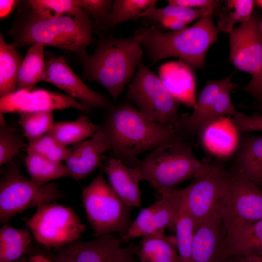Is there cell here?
<instances>
[{
	"label": "cell",
	"instance_id": "6da1fadb",
	"mask_svg": "<svg viewBox=\"0 0 262 262\" xmlns=\"http://www.w3.org/2000/svg\"><path fill=\"white\" fill-rule=\"evenodd\" d=\"M115 157L134 167L137 157L164 144L183 140L180 131L149 118L128 103L113 106L100 125Z\"/></svg>",
	"mask_w": 262,
	"mask_h": 262
},
{
	"label": "cell",
	"instance_id": "7a4b0ae2",
	"mask_svg": "<svg viewBox=\"0 0 262 262\" xmlns=\"http://www.w3.org/2000/svg\"><path fill=\"white\" fill-rule=\"evenodd\" d=\"M219 33L211 14L180 31L163 33L152 26L139 28L133 35L140 39L147 59L153 64L173 57L192 68H201L207 52L216 42Z\"/></svg>",
	"mask_w": 262,
	"mask_h": 262
},
{
	"label": "cell",
	"instance_id": "3957f363",
	"mask_svg": "<svg viewBox=\"0 0 262 262\" xmlns=\"http://www.w3.org/2000/svg\"><path fill=\"white\" fill-rule=\"evenodd\" d=\"M143 53L140 39L135 35L104 38L92 54L81 57L82 77L100 84L116 99L133 79Z\"/></svg>",
	"mask_w": 262,
	"mask_h": 262
},
{
	"label": "cell",
	"instance_id": "277c9868",
	"mask_svg": "<svg viewBox=\"0 0 262 262\" xmlns=\"http://www.w3.org/2000/svg\"><path fill=\"white\" fill-rule=\"evenodd\" d=\"M94 26L82 8L72 10L53 18L27 20L16 31L14 45L22 47L40 44L74 52L80 57L86 55L91 44Z\"/></svg>",
	"mask_w": 262,
	"mask_h": 262
},
{
	"label": "cell",
	"instance_id": "5b68a950",
	"mask_svg": "<svg viewBox=\"0 0 262 262\" xmlns=\"http://www.w3.org/2000/svg\"><path fill=\"white\" fill-rule=\"evenodd\" d=\"M208 165L196 158L190 144L180 140L155 148L135 167L142 180H147L159 193L195 178Z\"/></svg>",
	"mask_w": 262,
	"mask_h": 262
},
{
	"label": "cell",
	"instance_id": "8992f818",
	"mask_svg": "<svg viewBox=\"0 0 262 262\" xmlns=\"http://www.w3.org/2000/svg\"><path fill=\"white\" fill-rule=\"evenodd\" d=\"M82 197L96 238L115 232L121 239L126 235L132 222L131 208L115 194L102 171L82 189Z\"/></svg>",
	"mask_w": 262,
	"mask_h": 262
},
{
	"label": "cell",
	"instance_id": "52a82bcc",
	"mask_svg": "<svg viewBox=\"0 0 262 262\" xmlns=\"http://www.w3.org/2000/svg\"><path fill=\"white\" fill-rule=\"evenodd\" d=\"M230 178V171L219 164H209L189 186L180 189L195 228L203 222L223 221Z\"/></svg>",
	"mask_w": 262,
	"mask_h": 262
},
{
	"label": "cell",
	"instance_id": "ba28073f",
	"mask_svg": "<svg viewBox=\"0 0 262 262\" xmlns=\"http://www.w3.org/2000/svg\"><path fill=\"white\" fill-rule=\"evenodd\" d=\"M12 162L0 180L1 225L8 223L14 216L27 209L64 198L56 184H37L22 175L17 164Z\"/></svg>",
	"mask_w": 262,
	"mask_h": 262
},
{
	"label": "cell",
	"instance_id": "9c48e42d",
	"mask_svg": "<svg viewBox=\"0 0 262 262\" xmlns=\"http://www.w3.org/2000/svg\"><path fill=\"white\" fill-rule=\"evenodd\" d=\"M128 97L149 118L180 130V103L166 89L159 77L142 61L129 85Z\"/></svg>",
	"mask_w": 262,
	"mask_h": 262
},
{
	"label": "cell",
	"instance_id": "30bf717a",
	"mask_svg": "<svg viewBox=\"0 0 262 262\" xmlns=\"http://www.w3.org/2000/svg\"><path fill=\"white\" fill-rule=\"evenodd\" d=\"M25 221L35 240L48 247L59 248L78 241L85 229L72 209L55 202L38 207Z\"/></svg>",
	"mask_w": 262,
	"mask_h": 262
},
{
	"label": "cell",
	"instance_id": "8fae6325",
	"mask_svg": "<svg viewBox=\"0 0 262 262\" xmlns=\"http://www.w3.org/2000/svg\"><path fill=\"white\" fill-rule=\"evenodd\" d=\"M230 172L224 229L262 220V189L236 169Z\"/></svg>",
	"mask_w": 262,
	"mask_h": 262
},
{
	"label": "cell",
	"instance_id": "7c38bea8",
	"mask_svg": "<svg viewBox=\"0 0 262 262\" xmlns=\"http://www.w3.org/2000/svg\"><path fill=\"white\" fill-rule=\"evenodd\" d=\"M160 198L150 206L142 209L132 221L123 243L138 237L164 233L165 229L175 231L176 222L182 205L180 189L159 192Z\"/></svg>",
	"mask_w": 262,
	"mask_h": 262
},
{
	"label": "cell",
	"instance_id": "4fadbf2b",
	"mask_svg": "<svg viewBox=\"0 0 262 262\" xmlns=\"http://www.w3.org/2000/svg\"><path fill=\"white\" fill-rule=\"evenodd\" d=\"M67 108L84 113L90 111V109L69 95L42 88L16 90L0 98V113L2 114L53 112Z\"/></svg>",
	"mask_w": 262,
	"mask_h": 262
},
{
	"label": "cell",
	"instance_id": "5bb4252c",
	"mask_svg": "<svg viewBox=\"0 0 262 262\" xmlns=\"http://www.w3.org/2000/svg\"><path fill=\"white\" fill-rule=\"evenodd\" d=\"M42 81L66 91L89 109L99 107L109 110L113 106L105 96L87 86L73 72L62 55L51 56L46 60Z\"/></svg>",
	"mask_w": 262,
	"mask_h": 262
},
{
	"label": "cell",
	"instance_id": "9a60e30c",
	"mask_svg": "<svg viewBox=\"0 0 262 262\" xmlns=\"http://www.w3.org/2000/svg\"><path fill=\"white\" fill-rule=\"evenodd\" d=\"M229 33V61L240 70L252 77L259 71L262 57V30L254 16Z\"/></svg>",
	"mask_w": 262,
	"mask_h": 262
},
{
	"label": "cell",
	"instance_id": "2e32d148",
	"mask_svg": "<svg viewBox=\"0 0 262 262\" xmlns=\"http://www.w3.org/2000/svg\"><path fill=\"white\" fill-rule=\"evenodd\" d=\"M114 233L89 241H75L58 248L71 262H121L128 246Z\"/></svg>",
	"mask_w": 262,
	"mask_h": 262
},
{
	"label": "cell",
	"instance_id": "e0dca14e",
	"mask_svg": "<svg viewBox=\"0 0 262 262\" xmlns=\"http://www.w3.org/2000/svg\"><path fill=\"white\" fill-rule=\"evenodd\" d=\"M109 150L110 145L100 125L91 137L71 147L65 162L69 176L77 180L85 178L99 166L101 156Z\"/></svg>",
	"mask_w": 262,
	"mask_h": 262
},
{
	"label": "cell",
	"instance_id": "ac0fdd59",
	"mask_svg": "<svg viewBox=\"0 0 262 262\" xmlns=\"http://www.w3.org/2000/svg\"><path fill=\"white\" fill-rule=\"evenodd\" d=\"M224 229L222 260L262 256V219Z\"/></svg>",
	"mask_w": 262,
	"mask_h": 262
},
{
	"label": "cell",
	"instance_id": "d6986e66",
	"mask_svg": "<svg viewBox=\"0 0 262 262\" xmlns=\"http://www.w3.org/2000/svg\"><path fill=\"white\" fill-rule=\"evenodd\" d=\"M240 131L230 116H224L205 126L198 133L204 148L220 158H229L238 150Z\"/></svg>",
	"mask_w": 262,
	"mask_h": 262
},
{
	"label": "cell",
	"instance_id": "ffe728a7",
	"mask_svg": "<svg viewBox=\"0 0 262 262\" xmlns=\"http://www.w3.org/2000/svg\"><path fill=\"white\" fill-rule=\"evenodd\" d=\"M158 72L162 83L179 103L195 107L196 82L192 67L180 60L163 64Z\"/></svg>",
	"mask_w": 262,
	"mask_h": 262
},
{
	"label": "cell",
	"instance_id": "44dd1931",
	"mask_svg": "<svg viewBox=\"0 0 262 262\" xmlns=\"http://www.w3.org/2000/svg\"><path fill=\"white\" fill-rule=\"evenodd\" d=\"M109 183L118 197L131 208H140L141 191L140 182L142 180L136 167L128 166L121 160L113 157L103 169Z\"/></svg>",
	"mask_w": 262,
	"mask_h": 262
},
{
	"label": "cell",
	"instance_id": "7402d4cb",
	"mask_svg": "<svg viewBox=\"0 0 262 262\" xmlns=\"http://www.w3.org/2000/svg\"><path fill=\"white\" fill-rule=\"evenodd\" d=\"M224 237L223 221H211L197 225L193 239L191 262H223Z\"/></svg>",
	"mask_w": 262,
	"mask_h": 262
},
{
	"label": "cell",
	"instance_id": "603a6c76",
	"mask_svg": "<svg viewBox=\"0 0 262 262\" xmlns=\"http://www.w3.org/2000/svg\"><path fill=\"white\" fill-rule=\"evenodd\" d=\"M235 169L259 186L262 183V135H249L241 140Z\"/></svg>",
	"mask_w": 262,
	"mask_h": 262
},
{
	"label": "cell",
	"instance_id": "cb8c5ba5",
	"mask_svg": "<svg viewBox=\"0 0 262 262\" xmlns=\"http://www.w3.org/2000/svg\"><path fill=\"white\" fill-rule=\"evenodd\" d=\"M231 79L230 75L219 80L207 81L199 93L193 112L180 117V130L192 133L198 120L213 105L221 93L228 87L236 86Z\"/></svg>",
	"mask_w": 262,
	"mask_h": 262
},
{
	"label": "cell",
	"instance_id": "d4e9b609",
	"mask_svg": "<svg viewBox=\"0 0 262 262\" xmlns=\"http://www.w3.org/2000/svg\"><path fill=\"white\" fill-rule=\"evenodd\" d=\"M134 254L140 262H180L174 244L164 233L142 237Z\"/></svg>",
	"mask_w": 262,
	"mask_h": 262
},
{
	"label": "cell",
	"instance_id": "484cf974",
	"mask_svg": "<svg viewBox=\"0 0 262 262\" xmlns=\"http://www.w3.org/2000/svg\"><path fill=\"white\" fill-rule=\"evenodd\" d=\"M99 128L100 125L94 123L89 116L82 115L75 121L54 122L48 132L67 147L90 138Z\"/></svg>",
	"mask_w": 262,
	"mask_h": 262
},
{
	"label": "cell",
	"instance_id": "4316f807",
	"mask_svg": "<svg viewBox=\"0 0 262 262\" xmlns=\"http://www.w3.org/2000/svg\"><path fill=\"white\" fill-rule=\"evenodd\" d=\"M13 44H7L0 34V96L11 94L17 90L18 71L22 57Z\"/></svg>",
	"mask_w": 262,
	"mask_h": 262
},
{
	"label": "cell",
	"instance_id": "83f0119b",
	"mask_svg": "<svg viewBox=\"0 0 262 262\" xmlns=\"http://www.w3.org/2000/svg\"><path fill=\"white\" fill-rule=\"evenodd\" d=\"M44 47L35 44L28 50L18 71L17 90L32 89L35 84L42 81L46 66Z\"/></svg>",
	"mask_w": 262,
	"mask_h": 262
},
{
	"label": "cell",
	"instance_id": "f1b7e54d",
	"mask_svg": "<svg viewBox=\"0 0 262 262\" xmlns=\"http://www.w3.org/2000/svg\"><path fill=\"white\" fill-rule=\"evenodd\" d=\"M28 228L16 229L8 223L0 229V262H15L21 258L32 241Z\"/></svg>",
	"mask_w": 262,
	"mask_h": 262
},
{
	"label": "cell",
	"instance_id": "f546056e",
	"mask_svg": "<svg viewBox=\"0 0 262 262\" xmlns=\"http://www.w3.org/2000/svg\"><path fill=\"white\" fill-rule=\"evenodd\" d=\"M24 163L30 179L39 185L69 176L68 170L62 163L31 154H27Z\"/></svg>",
	"mask_w": 262,
	"mask_h": 262
},
{
	"label": "cell",
	"instance_id": "4dcf8cb0",
	"mask_svg": "<svg viewBox=\"0 0 262 262\" xmlns=\"http://www.w3.org/2000/svg\"><path fill=\"white\" fill-rule=\"evenodd\" d=\"M157 2L156 0H113L111 11L99 29L111 28L123 22L142 17Z\"/></svg>",
	"mask_w": 262,
	"mask_h": 262
},
{
	"label": "cell",
	"instance_id": "1f68e13d",
	"mask_svg": "<svg viewBox=\"0 0 262 262\" xmlns=\"http://www.w3.org/2000/svg\"><path fill=\"white\" fill-rule=\"evenodd\" d=\"M25 2L30 10L27 19L32 20L53 18L80 8V0H29Z\"/></svg>",
	"mask_w": 262,
	"mask_h": 262
},
{
	"label": "cell",
	"instance_id": "d6a6232c",
	"mask_svg": "<svg viewBox=\"0 0 262 262\" xmlns=\"http://www.w3.org/2000/svg\"><path fill=\"white\" fill-rule=\"evenodd\" d=\"M195 229L194 220L182 202L176 222L175 231L176 247L178 251L180 262H191V249Z\"/></svg>",
	"mask_w": 262,
	"mask_h": 262
},
{
	"label": "cell",
	"instance_id": "836d02e7",
	"mask_svg": "<svg viewBox=\"0 0 262 262\" xmlns=\"http://www.w3.org/2000/svg\"><path fill=\"white\" fill-rule=\"evenodd\" d=\"M219 14L218 29L230 33L234 26L248 20L251 16L254 1L252 0H229Z\"/></svg>",
	"mask_w": 262,
	"mask_h": 262
},
{
	"label": "cell",
	"instance_id": "e575fe53",
	"mask_svg": "<svg viewBox=\"0 0 262 262\" xmlns=\"http://www.w3.org/2000/svg\"><path fill=\"white\" fill-rule=\"evenodd\" d=\"M25 150L27 154L38 155L58 163L65 162L71 152V148L61 144L49 132L29 142Z\"/></svg>",
	"mask_w": 262,
	"mask_h": 262
},
{
	"label": "cell",
	"instance_id": "d590c367",
	"mask_svg": "<svg viewBox=\"0 0 262 262\" xmlns=\"http://www.w3.org/2000/svg\"><path fill=\"white\" fill-rule=\"evenodd\" d=\"M54 122L52 112L19 114L18 123L22 128L24 136L29 142L33 141L48 133Z\"/></svg>",
	"mask_w": 262,
	"mask_h": 262
},
{
	"label": "cell",
	"instance_id": "8d00e7d4",
	"mask_svg": "<svg viewBox=\"0 0 262 262\" xmlns=\"http://www.w3.org/2000/svg\"><path fill=\"white\" fill-rule=\"evenodd\" d=\"M234 87H228L221 93L213 105L198 120L192 133H198L209 123L224 116L232 117L239 112L230 98V91Z\"/></svg>",
	"mask_w": 262,
	"mask_h": 262
},
{
	"label": "cell",
	"instance_id": "74e56055",
	"mask_svg": "<svg viewBox=\"0 0 262 262\" xmlns=\"http://www.w3.org/2000/svg\"><path fill=\"white\" fill-rule=\"evenodd\" d=\"M213 11L204 9H195L185 6L168 4L162 8L153 7L146 11L142 18L150 20L153 18L164 16L177 18L190 24L192 21L211 14Z\"/></svg>",
	"mask_w": 262,
	"mask_h": 262
},
{
	"label": "cell",
	"instance_id": "f35d334b",
	"mask_svg": "<svg viewBox=\"0 0 262 262\" xmlns=\"http://www.w3.org/2000/svg\"><path fill=\"white\" fill-rule=\"evenodd\" d=\"M28 144L16 129L5 126L0 127V165L11 162Z\"/></svg>",
	"mask_w": 262,
	"mask_h": 262
},
{
	"label": "cell",
	"instance_id": "ab89813d",
	"mask_svg": "<svg viewBox=\"0 0 262 262\" xmlns=\"http://www.w3.org/2000/svg\"><path fill=\"white\" fill-rule=\"evenodd\" d=\"M80 8L89 16L94 27L99 29L111 11L113 0H80Z\"/></svg>",
	"mask_w": 262,
	"mask_h": 262
},
{
	"label": "cell",
	"instance_id": "60d3db41",
	"mask_svg": "<svg viewBox=\"0 0 262 262\" xmlns=\"http://www.w3.org/2000/svg\"><path fill=\"white\" fill-rule=\"evenodd\" d=\"M231 118L240 132L262 131V114L248 115L238 112Z\"/></svg>",
	"mask_w": 262,
	"mask_h": 262
},
{
	"label": "cell",
	"instance_id": "b9f144b4",
	"mask_svg": "<svg viewBox=\"0 0 262 262\" xmlns=\"http://www.w3.org/2000/svg\"><path fill=\"white\" fill-rule=\"evenodd\" d=\"M168 4L214 11L219 1L213 0H168Z\"/></svg>",
	"mask_w": 262,
	"mask_h": 262
},
{
	"label": "cell",
	"instance_id": "7bdbcfd3",
	"mask_svg": "<svg viewBox=\"0 0 262 262\" xmlns=\"http://www.w3.org/2000/svg\"><path fill=\"white\" fill-rule=\"evenodd\" d=\"M242 89L258 100H262V57L258 72Z\"/></svg>",
	"mask_w": 262,
	"mask_h": 262
},
{
	"label": "cell",
	"instance_id": "ee69618b",
	"mask_svg": "<svg viewBox=\"0 0 262 262\" xmlns=\"http://www.w3.org/2000/svg\"><path fill=\"white\" fill-rule=\"evenodd\" d=\"M150 20L159 23L166 29L171 31H178L181 30L189 24L181 20L170 17L160 16L153 18Z\"/></svg>",
	"mask_w": 262,
	"mask_h": 262
},
{
	"label": "cell",
	"instance_id": "f6af8a7d",
	"mask_svg": "<svg viewBox=\"0 0 262 262\" xmlns=\"http://www.w3.org/2000/svg\"><path fill=\"white\" fill-rule=\"evenodd\" d=\"M16 0H0V18L1 19L9 16L15 8L19 3Z\"/></svg>",
	"mask_w": 262,
	"mask_h": 262
},
{
	"label": "cell",
	"instance_id": "bcb514c9",
	"mask_svg": "<svg viewBox=\"0 0 262 262\" xmlns=\"http://www.w3.org/2000/svg\"><path fill=\"white\" fill-rule=\"evenodd\" d=\"M136 247L134 244L128 245L127 250L124 255L121 262H140L133 258Z\"/></svg>",
	"mask_w": 262,
	"mask_h": 262
},
{
	"label": "cell",
	"instance_id": "7dc6e473",
	"mask_svg": "<svg viewBox=\"0 0 262 262\" xmlns=\"http://www.w3.org/2000/svg\"><path fill=\"white\" fill-rule=\"evenodd\" d=\"M230 262H262V256H251L232 258Z\"/></svg>",
	"mask_w": 262,
	"mask_h": 262
},
{
	"label": "cell",
	"instance_id": "c3c4849f",
	"mask_svg": "<svg viewBox=\"0 0 262 262\" xmlns=\"http://www.w3.org/2000/svg\"><path fill=\"white\" fill-rule=\"evenodd\" d=\"M50 259L52 262H71L68 257L60 253L53 255Z\"/></svg>",
	"mask_w": 262,
	"mask_h": 262
},
{
	"label": "cell",
	"instance_id": "681fc988",
	"mask_svg": "<svg viewBox=\"0 0 262 262\" xmlns=\"http://www.w3.org/2000/svg\"><path fill=\"white\" fill-rule=\"evenodd\" d=\"M29 260L30 262H52L50 259L42 255H33Z\"/></svg>",
	"mask_w": 262,
	"mask_h": 262
},
{
	"label": "cell",
	"instance_id": "f907efd6",
	"mask_svg": "<svg viewBox=\"0 0 262 262\" xmlns=\"http://www.w3.org/2000/svg\"><path fill=\"white\" fill-rule=\"evenodd\" d=\"M15 262H30V260L29 258L27 259L25 257H22Z\"/></svg>",
	"mask_w": 262,
	"mask_h": 262
},
{
	"label": "cell",
	"instance_id": "816d5d0a",
	"mask_svg": "<svg viewBox=\"0 0 262 262\" xmlns=\"http://www.w3.org/2000/svg\"><path fill=\"white\" fill-rule=\"evenodd\" d=\"M256 2L257 4L260 6V7L262 8V0H258L256 1Z\"/></svg>",
	"mask_w": 262,
	"mask_h": 262
},
{
	"label": "cell",
	"instance_id": "f5cc1de1",
	"mask_svg": "<svg viewBox=\"0 0 262 262\" xmlns=\"http://www.w3.org/2000/svg\"><path fill=\"white\" fill-rule=\"evenodd\" d=\"M260 101H261V103H260V105L259 106V108L261 110V111H262V100H261Z\"/></svg>",
	"mask_w": 262,
	"mask_h": 262
},
{
	"label": "cell",
	"instance_id": "db71d44e",
	"mask_svg": "<svg viewBox=\"0 0 262 262\" xmlns=\"http://www.w3.org/2000/svg\"><path fill=\"white\" fill-rule=\"evenodd\" d=\"M261 187L262 189V184H261Z\"/></svg>",
	"mask_w": 262,
	"mask_h": 262
},
{
	"label": "cell",
	"instance_id": "11a10c76",
	"mask_svg": "<svg viewBox=\"0 0 262 262\" xmlns=\"http://www.w3.org/2000/svg\"><path fill=\"white\" fill-rule=\"evenodd\" d=\"M261 28H262V27H261Z\"/></svg>",
	"mask_w": 262,
	"mask_h": 262
}]
</instances>
